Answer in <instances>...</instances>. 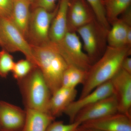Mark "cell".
<instances>
[{
	"label": "cell",
	"instance_id": "836d02e7",
	"mask_svg": "<svg viewBox=\"0 0 131 131\" xmlns=\"http://www.w3.org/2000/svg\"><path fill=\"white\" fill-rule=\"evenodd\" d=\"M104 1V0H103V1Z\"/></svg>",
	"mask_w": 131,
	"mask_h": 131
},
{
	"label": "cell",
	"instance_id": "83f0119b",
	"mask_svg": "<svg viewBox=\"0 0 131 131\" xmlns=\"http://www.w3.org/2000/svg\"><path fill=\"white\" fill-rule=\"evenodd\" d=\"M121 15V18H119L122 20L124 22L128 25L131 26V7L127 9L126 11L124 12Z\"/></svg>",
	"mask_w": 131,
	"mask_h": 131
},
{
	"label": "cell",
	"instance_id": "3957f363",
	"mask_svg": "<svg viewBox=\"0 0 131 131\" xmlns=\"http://www.w3.org/2000/svg\"><path fill=\"white\" fill-rule=\"evenodd\" d=\"M25 108L47 113L51 94L46 81L38 67L18 81Z\"/></svg>",
	"mask_w": 131,
	"mask_h": 131
},
{
	"label": "cell",
	"instance_id": "4dcf8cb0",
	"mask_svg": "<svg viewBox=\"0 0 131 131\" xmlns=\"http://www.w3.org/2000/svg\"><path fill=\"white\" fill-rule=\"evenodd\" d=\"M88 130L89 131H101L97 130H93V129H88Z\"/></svg>",
	"mask_w": 131,
	"mask_h": 131
},
{
	"label": "cell",
	"instance_id": "7a4b0ae2",
	"mask_svg": "<svg viewBox=\"0 0 131 131\" xmlns=\"http://www.w3.org/2000/svg\"><path fill=\"white\" fill-rule=\"evenodd\" d=\"M37 67L47 82L51 95L62 86V79L68 65L56 45L50 41L40 46L31 45Z\"/></svg>",
	"mask_w": 131,
	"mask_h": 131
},
{
	"label": "cell",
	"instance_id": "d4e9b609",
	"mask_svg": "<svg viewBox=\"0 0 131 131\" xmlns=\"http://www.w3.org/2000/svg\"><path fill=\"white\" fill-rule=\"evenodd\" d=\"M14 0H0V17L10 19Z\"/></svg>",
	"mask_w": 131,
	"mask_h": 131
},
{
	"label": "cell",
	"instance_id": "f1b7e54d",
	"mask_svg": "<svg viewBox=\"0 0 131 131\" xmlns=\"http://www.w3.org/2000/svg\"><path fill=\"white\" fill-rule=\"evenodd\" d=\"M76 131H89L88 129H85V128H83L81 126H80L78 127V128L77 129Z\"/></svg>",
	"mask_w": 131,
	"mask_h": 131
},
{
	"label": "cell",
	"instance_id": "277c9868",
	"mask_svg": "<svg viewBox=\"0 0 131 131\" xmlns=\"http://www.w3.org/2000/svg\"><path fill=\"white\" fill-rule=\"evenodd\" d=\"M108 32L96 19L80 27L76 32L82 41L83 50L93 64L103 55L107 47Z\"/></svg>",
	"mask_w": 131,
	"mask_h": 131
},
{
	"label": "cell",
	"instance_id": "8fae6325",
	"mask_svg": "<svg viewBox=\"0 0 131 131\" xmlns=\"http://www.w3.org/2000/svg\"><path fill=\"white\" fill-rule=\"evenodd\" d=\"M83 128L101 131H131V117L119 112L80 125Z\"/></svg>",
	"mask_w": 131,
	"mask_h": 131
},
{
	"label": "cell",
	"instance_id": "603a6c76",
	"mask_svg": "<svg viewBox=\"0 0 131 131\" xmlns=\"http://www.w3.org/2000/svg\"><path fill=\"white\" fill-rule=\"evenodd\" d=\"M15 62L9 52L5 49L0 51V77L6 78L12 72Z\"/></svg>",
	"mask_w": 131,
	"mask_h": 131
},
{
	"label": "cell",
	"instance_id": "9a60e30c",
	"mask_svg": "<svg viewBox=\"0 0 131 131\" xmlns=\"http://www.w3.org/2000/svg\"><path fill=\"white\" fill-rule=\"evenodd\" d=\"M70 0H60L57 11L52 20L49 31L50 41L57 45L68 32V12Z\"/></svg>",
	"mask_w": 131,
	"mask_h": 131
},
{
	"label": "cell",
	"instance_id": "f546056e",
	"mask_svg": "<svg viewBox=\"0 0 131 131\" xmlns=\"http://www.w3.org/2000/svg\"><path fill=\"white\" fill-rule=\"evenodd\" d=\"M0 46L2 47V49H4V44H3V43L2 41L1 40V39H0Z\"/></svg>",
	"mask_w": 131,
	"mask_h": 131
},
{
	"label": "cell",
	"instance_id": "52a82bcc",
	"mask_svg": "<svg viewBox=\"0 0 131 131\" xmlns=\"http://www.w3.org/2000/svg\"><path fill=\"white\" fill-rule=\"evenodd\" d=\"M58 7L49 12L41 7L34 8L31 12L27 39L30 44L42 45L50 42L49 34L52 20L56 14Z\"/></svg>",
	"mask_w": 131,
	"mask_h": 131
},
{
	"label": "cell",
	"instance_id": "cb8c5ba5",
	"mask_svg": "<svg viewBox=\"0 0 131 131\" xmlns=\"http://www.w3.org/2000/svg\"><path fill=\"white\" fill-rule=\"evenodd\" d=\"M81 124L74 122L66 124L62 121H53L47 127L46 131H76Z\"/></svg>",
	"mask_w": 131,
	"mask_h": 131
},
{
	"label": "cell",
	"instance_id": "8992f818",
	"mask_svg": "<svg viewBox=\"0 0 131 131\" xmlns=\"http://www.w3.org/2000/svg\"><path fill=\"white\" fill-rule=\"evenodd\" d=\"M0 39L8 52H20L37 67L31 45L9 19L0 17Z\"/></svg>",
	"mask_w": 131,
	"mask_h": 131
},
{
	"label": "cell",
	"instance_id": "2e32d148",
	"mask_svg": "<svg viewBox=\"0 0 131 131\" xmlns=\"http://www.w3.org/2000/svg\"><path fill=\"white\" fill-rule=\"evenodd\" d=\"M31 6V3L27 0H14L12 15L9 19L27 39Z\"/></svg>",
	"mask_w": 131,
	"mask_h": 131
},
{
	"label": "cell",
	"instance_id": "9c48e42d",
	"mask_svg": "<svg viewBox=\"0 0 131 131\" xmlns=\"http://www.w3.org/2000/svg\"><path fill=\"white\" fill-rule=\"evenodd\" d=\"M113 94L112 84L110 80L98 86L85 96L74 101L66 109L64 113L69 118L70 123H73L78 113L82 109Z\"/></svg>",
	"mask_w": 131,
	"mask_h": 131
},
{
	"label": "cell",
	"instance_id": "ba28073f",
	"mask_svg": "<svg viewBox=\"0 0 131 131\" xmlns=\"http://www.w3.org/2000/svg\"><path fill=\"white\" fill-rule=\"evenodd\" d=\"M110 81L117 99L118 112L131 117V74L121 69Z\"/></svg>",
	"mask_w": 131,
	"mask_h": 131
},
{
	"label": "cell",
	"instance_id": "ffe728a7",
	"mask_svg": "<svg viewBox=\"0 0 131 131\" xmlns=\"http://www.w3.org/2000/svg\"><path fill=\"white\" fill-rule=\"evenodd\" d=\"M88 71L74 66H68L64 73L62 86L76 88L78 85L84 84L86 79Z\"/></svg>",
	"mask_w": 131,
	"mask_h": 131
},
{
	"label": "cell",
	"instance_id": "44dd1931",
	"mask_svg": "<svg viewBox=\"0 0 131 131\" xmlns=\"http://www.w3.org/2000/svg\"><path fill=\"white\" fill-rule=\"evenodd\" d=\"M86 1L93 11L98 23L108 31L111 26L107 19L103 0H86Z\"/></svg>",
	"mask_w": 131,
	"mask_h": 131
},
{
	"label": "cell",
	"instance_id": "7402d4cb",
	"mask_svg": "<svg viewBox=\"0 0 131 131\" xmlns=\"http://www.w3.org/2000/svg\"><path fill=\"white\" fill-rule=\"evenodd\" d=\"M35 67H37L28 59H21L15 62L12 72L14 78L18 81L28 75Z\"/></svg>",
	"mask_w": 131,
	"mask_h": 131
},
{
	"label": "cell",
	"instance_id": "d6986e66",
	"mask_svg": "<svg viewBox=\"0 0 131 131\" xmlns=\"http://www.w3.org/2000/svg\"><path fill=\"white\" fill-rule=\"evenodd\" d=\"M103 3L107 19L111 25L130 7L131 0H104Z\"/></svg>",
	"mask_w": 131,
	"mask_h": 131
},
{
	"label": "cell",
	"instance_id": "d6a6232c",
	"mask_svg": "<svg viewBox=\"0 0 131 131\" xmlns=\"http://www.w3.org/2000/svg\"><path fill=\"white\" fill-rule=\"evenodd\" d=\"M0 131H2L1 129V126H0Z\"/></svg>",
	"mask_w": 131,
	"mask_h": 131
},
{
	"label": "cell",
	"instance_id": "e0dca14e",
	"mask_svg": "<svg viewBox=\"0 0 131 131\" xmlns=\"http://www.w3.org/2000/svg\"><path fill=\"white\" fill-rule=\"evenodd\" d=\"M26 119L21 131H46L55 118L46 112L25 108Z\"/></svg>",
	"mask_w": 131,
	"mask_h": 131
},
{
	"label": "cell",
	"instance_id": "484cf974",
	"mask_svg": "<svg viewBox=\"0 0 131 131\" xmlns=\"http://www.w3.org/2000/svg\"><path fill=\"white\" fill-rule=\"evenodd\" d=\"M57 0H33L31 6L34 8L41 7L49 12L54 11L57 6L56 5Z\"/></svg>",
	"mask_w": 131,
	"mask_h": 131
},
{
	"label": "cell",
	"instance_id": "ac0fdd59",
	"mask_svg": "<svg viewBox=\"0 0 131 131\" xmlns=\"http://www.w3.org/2000/svg\"><path fill=\"white\" fill-rule=\"evenodd\" d=\"M110 25L112 26L108 32L107 36L108 46L114 48L127 46V37L128 30L131 26L127 25L119 18Z\"/></svg>",
	"mask_w": 131,
	"mask_h": 131
},
{
	"label": "cell",
	"instance_id": "1f68e13d",
	"mask_svg": "<svg viewBox=\"0 0 131 131\" xmlns=\"http://www.w3.org/2000/svg\"><path fill=\"white\" fill-rule=\"evenodd\" d=\"M27 1H29V2H30L31 3H32L33 2V0H27Z\"/></svg>",
	"mask_w": 131,
	"mask_h": 131
},
{
	"label": "cell",
	"instance_id": "30bf717a",
	"mask_svg": "<svg viewBox=\"0 0 131 131\" xmlns=\"http://www.w3.org/2000/svg\"><path fill=\"white\" fill-rule=\"evenodd\" d=\"M117 112L118 103L116 96L113 94L82 109L76 116L74 122L81 124Z\"/></svg>",
	"mask_w": 131,
	"mask_h": 131
},
{
	"label": "cell",
	"instance_id": "7c38bea8",
	"mask_svg": "<svg viewBox=\"0 0 131 131\" xmlns=\"http://www.w3.org/2000/svg\"><path fill=\"white\" fill-rule=\"evenodd\" d=\"M92 8L86 0H70L68 12V31L76 32L80 27L95 19Z\"/></svg>",
	"mask_w": 131,
	"mask_h": 131
},
{
	"label": "cell",
	"instance_id": "5b68a950",
	"mask_svg": "<svg viewBox=\"0 0 131 131\" xmlns=\"http://www.w3.org/2000/svg\"><path fill=\"white\" fill-rule=\"evenodd\" d=\"M55 45L68 66L86 71L89 70L93 63L83 50L82 44L77 33L68 31L61 42Z\"/></svg>",
	"mask_w": 131,
	"mask_h": 131
},
{
	"label": "cell",
	"instance_id": "4fadbf2b",
	"mask_svg": "<svg viewBox=\"0 0 131 131\" xmlns=\"http://www.w3.org/2000/svg\"><path fill=\"white\" fill-rule=\"evenodd\" d=\"M26 110L0 100V126L2 131H21L25 122Z\"/></svg>",
	"mask_w": 131,
	"mask_h": 131
},
{
	"label": "cell",
	"instance_id": "4316f807",
	"mask_svg": "<svg viewBox=\"0 0 131 131\" xmlns=\"http://www.w3.org/2000/svg\"><path fill=\"white\" fill-rule=\"evenodd\" d=\"M121 69L131 74V58L130 56L124 59L121 63Z\"/></svg>",
	"mask_w": 131,
	"mask_h": 131
},
{
	"label": "cell",
	"instance_id": "5bb4252c",
	"mask_svg": "<svg viewBox=\"0 0 131 131\" xmlns=\"http://www.w3.org/2000/svg\"><path fill=\"white\" fill-rule=\"evenodd\" d=\"M77 94L76 89L61 86L51 95L48 104L47 113L55 118L60 116L75 100Z\"/></svg>",
	"mask_w": 131,
	"mask_h": 131
},
{
	"label": "cell",
	"instance_id": "6da1fadb",
	"mask_svg": "<svg viewBox=\"0 0 131 131\" xmlns=\"http://www.w3.org/2000/svg\"><path fill=\"white\" fill-rule=\"evenodd\" d=\"M131 54V47L114 48L107 46L103 55L92 64L88 71L80 98L111 80L121 69L124 59Z\"/></svg>",
	"mask_w": 131,
	"mask_h": 131
}]
</instances>
